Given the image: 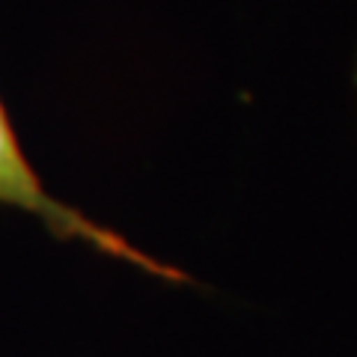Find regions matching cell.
<instances>
[{
  "instance_id": "1",
  "label": "cell",
  "mask_w": 357,
  "mask_h": 357,
  "mask_svg": "<svg viewBox=\"0 0 357 357\" xmlns=\"http://www.w3.org/2000/svg\"><path fill=\"white\" fill-rule=\"evenodd\" d=\"M0 203L24 211V215L39 218L54 238L84 241L89 248L107 253L110 259L128 262L134 268H140V271L158 277L164 283H191V277L185 271H178L176 265H167L161 259H155V256L143 253L126 236L89 220L81 208H75L69 203H63V199H57L54 194H48L36 167L30 164L24 149H21V140L13 128V119H9L3 98H0Z\"/></svg>"
}]
</instances>
